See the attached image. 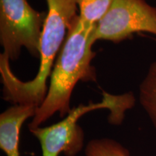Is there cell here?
<instances>
[{
    "instance_id": "7a4b0ae2",
    "label": "cell",
    "mask_w": 156,
    "mask_h": 156,
    "mask_svg": "<svg viewBox=\"0 0 156 156\" xmlns=\"http://www.w3.org/2000/svg\"><path fill=\"white\" fill-rule=\"evenodd\" d=\"M96 25L85 24L75 17L60 50L50 76L49 87L44 101L36 109L28 124L29 129L39 127L56 113L63 118L71 112L70 100L79 81H95L96 74L91 62Z\"/></svg>"
},
{
    "instance_id": "3957f363",
    "label": "cell",
    "mask_w": 156,
    "mask_h": 156,
    "mask_svg": "<svg viewBox=\"0 0 156 156\" xmlns=\"http://www.w3.org/2000/svg\"><path fill=\"white\" fill-rule=\"evenodd\" d=\"M135 101L132 92L115 95L103 91L101 102L80 104L72 108L60 122L29 130L40 142L42 156H58L61 153L65 156H76L84 147L85 132L77 123L83 115L98 109H109V123L119 125L124 119L126 111L134 107Z\"/></svg>"
},
{
    "instance_id": "ba28073f",
    "label": "cell",
    "mask_w": 156,
    "mask_h": 156,
    "mask_svg": "<svg viewBox=\"0 0 156 156\" xmlns=\"http://www.w3.org/2000/svg\"><path fill=\"white\" fill-rule=\"evenodd\" d=\"M114 0H77L79 18L89 25H96L110 9Z\"/></svg>"
},
{
    "instance_id": "6da1fadb",
    "label": "cell",
    "mask_w": 156,
    "mask_h": 156,
    "mask_svg": "<svg viewBox=\"0 0 156 156\" xmlns=\"http://www.w3.org/2000/svg\"><path fill=\"white\" fill-rule=\"evenodd\" d=\"M48 12L43 28L39 49L38 73L32 80L24 82L12 71L8 57L0 54L2 98L14 105H41L48 92L47 80L53 69L74 20L77 16V0H46Z\"/></svg>"
},
{
    "instance_id": "9c48e42d",
    "label": "cell",
    "mask_w": 156,
    "mask_h": 156,
    "mask_svg": "<svg viewBox=\"0 0 156 156\" xmlns=\"http://www.w3.org/2000/svg\"><path fill=\"white\" fill-rule=\"evenodd\" d=\"M85 156H129L122 144L110 138L93 139L85 148Z\"/></svg>"
},
{
    "instance_id": "5b68a950",
    "label": "cell",
    "mask_w": 156,
    "mask_h": 156,
    "mask_svg": "<svg viewBox=\"0 0 156 156\" xmlns=\"http://www.w3.org/2000/svg\"><path fill=\"white\" fill-rule=\"evenodd\" d=\"M137 33L156 36V7L145 0H114L95 26L93 40L118 44Z\"/></svg>"
},
{
    "instance_id": "52a82bcc",
    "label": "cell",
    "mask_w": 156,
    "mask_h": 156,
    "mask_svg": "<svg viewBox=\"0 0 156 156\" xmlns=\"http://www.w3.org/2000/svg\"><path fill=\"white\" fill-rule=\"evenodd\" d=\"M139 101L156 130V60L140 84Z\"/></svg>"
},
{
    "instance_id": "8992f818",
    "label": "cell",
    "mask_w": 156,
    "mask_h": 156,
    "mask_svg": "<svg viewBox=\"0 0 156 156\" xmlns=\"http://www.w3.org/2000/svg\"><path fill=\"white\" fill-rule=\"evenodd\" d=\"M37 107L14 105L0 114V148L7 156H20V134L23 124L36 114Z\"/></svg>"
},
{
    "instance_id": "277c9868",
    "label": "cell",
    "mask_w": 156,
    "mask_h": 156,
    "mask_svg": "<svg viewBox=\"0 0 156 156\" xmlns=\"http://www.w3.org/2000/svg\"><path fill=\"white\" fill-rule=\"evenodd\" d=\"M46 12L33 8L28 0H0V44L3 54L16 61L25 48L39 57Z\"/></svg>"
}]
</instances>
